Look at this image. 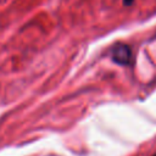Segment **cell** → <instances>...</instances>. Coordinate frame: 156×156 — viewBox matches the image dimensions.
Returning <instances> with one entry per match:
<instances>
[{"instance_id": "cell-1", "label": "cell", "mask_w": 156, "mask_h": 156, "mask_svg": "<svg viewBox=\"0 0 156 156\" xmlns=\"http://www.w3.org/2000/svg\"><path fill=\"white\" fill-rule=\"evenodd\" d=\"M111 58L115 63L121 66H128L133 61V52L129 45L127 44H115L111 49Z\"/></svg>"}, {"instance_id": "cell-2", "label": "cell", "mask_w": 156, "mask_h": 156, "mask_svg": "<svg viewBox=\"0 0 156 156\" xmlns=\"http://www.w3.org/2000/svg\"><path fill=\"white\" fill-rule=\"evenodd\" d=\"M134 2V0H123V4L126 5V6H129V5H132Z\"/></svg>"}, {"instance_id": "cell-3", "label": "cell", "mask_w": 156, "mask_h": 156, "mask_svg": "<svg viewBox=\"0 0 156 156\" xmlns=\"http://www.w3.org/2000/svg\"><path fill=\"white\" fill-rule=\"evenodd\" d=\"M152 156H156V154H155V155H152Z\"/></svg>"}]
</instances>
